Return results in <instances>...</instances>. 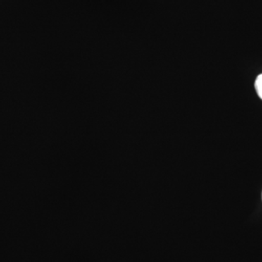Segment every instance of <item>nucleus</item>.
Here are the masks:
<instances>
[{"mask_svg":"<svg viewBox=\"0 0 262 262\" xmlns=\"http://www.w3.org/2000/svg\"><path fill=\"white\" fill-rule=\"evenodd\" d=\"M255 89L260 98L262 99V74L258 76L255 82Z\"/></svg>","mask_w":262,"mask_h":262,"instance_id":"f257e3e1","label":"nucleus"}]
</instances>
